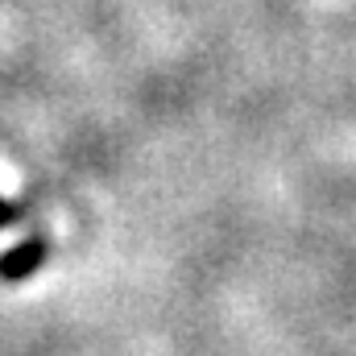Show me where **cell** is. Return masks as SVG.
Here are the masks:
<instances>
[{
    "label": "cell",
    "mask_w": 356,
    "mask_h": 356,
    "mask_svg": "<svg viewBox=\"0 0 356 356\" xmlns=\"http://www.w3.org/2000/svg\"><path fill=\"white\" fill-rule=\"evenodd\" d=\"M38 257H42V249H33V245H25L21 253H13V257H4V261H0V269H4L8 277H17V273H29Z\"/></svg>",
    "instance_id": "cell-1"
},
{
    "label": "cell",
    "mask_w": 356,
    "mask_h": 356,
    "mask_svg": "<svg viewBox=\"0 0 356 356\" xmlns=\"http://www.w3.org/2000/svg\"><path fill=\"white\" fill-rule=\"evenodd\" d=\"M4 220H13V207H4V203H0V224H4Z\"/></svg>",
    "instance_id": "cell-2"
}]
</instances>
